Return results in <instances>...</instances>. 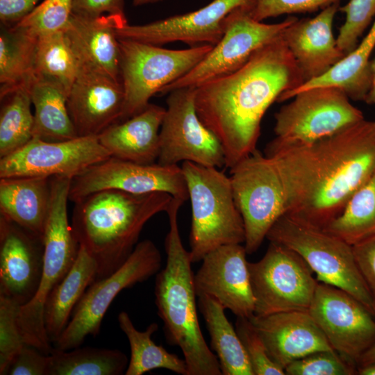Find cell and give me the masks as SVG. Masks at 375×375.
I'll use <instances>...</instances> for the list:
<instances>
[{
    "label": "cell",
    "mask_w": 375,
    "mask_h": 375,
    "mask_svg": "<svg viewBox=\"0 0 375 375\" xmlns=\"http://www.w3.org/2000/svg\"><path fill=\"white\" fill-rule=\"evenodd\" d=\"M282 35L259 49L238 70L196 88L197 113L219 140L226 167L231 169L256 149L269 107L282 93L304 83Z\"/></svg>",
    "instance_id": "cell-1"
},
{
    "label": "cell",
    "mask_w": 375,
    "mask_h": 375,
    "mask_svg": "<svg viewBox=\"0 0 375 375\" xmlns=\"http://www.w3.org/2000/svg\"><path fill=\"white\" fill-rule=\"evenodd\" d=\"M280 167L288 212L324 228L375 172V120L362 119L312 145L272 153Z\"/></svg>",
    "instance_id": "cell-2"
},
{
    "label": "cell",
    "mask_w": 375,
    "mask_h": 375,
    "mask_svg": "<svg viewBox=\"0 0 375 375\" xmlns=\"http://www.w3.org/2000/svg\"><path fill=\"white\" fill-rule=\"evenodd\" d=\"M172 198L162 192L133 194L103 190L74 202L73 234L95 260L97 280L112 274L126 261L144 225L156 214L166 212Z\"/></svg>",
    "instance_id": "cell-3"
},
{
    "label": "cell",
    "mask_w": 375,
    "mask_h": 375,
    "mask_svg": "<svg viewBox=\"0 0 375 375\" xmlns=\"http://www.w3.org/2000/svg\"><path fill=\"white\" fill-rule=\"evenodd\" d=\"M184 202L173 197L166 211L169 222L165 240L167 261L165 268L156 274L155 302L166 340L181 349L188 375H222L219 360L208 346L198 319L192 262L178 226V212Z\"/></svg>",
    "instance_id": "cell-4"
},
{
    "label": "cell",
    "mask_w": 375,
    "mask_h": 375,
    "mask_svg": "<svg viewBox=\"0 0 375 375\" xmlns=\"http://www.w3.org/2000/svg\"><path fill=\"white\" fill-rule=\"evenodd\" d=\"M72 178H51V201L43 233L42 273L38 290L20 306L17 322L25 344L49 355L53 349L44 324V306L52 290L74 263L80 245L69 224L67 203Z\"/></svg>",
    "instance_id": "cell-5"
},
{
    "label": "cell",
    "mask_w": 375,
    "mask_h": 375,
    "mask_svg": "<svg viewBox=\"0 0 375 375\" xmlns=\"http://www.w3.org/2000/svg\"><path fill=\"white\" fill-rule=\"evenodd\" d=\"M181 169L191 203L189 251L192 263L222 245L244 243V224L230 177L219 168L190 161L183 162Z\"/></svg>",
    "instance_id": "cell-6"
},
{
    "label": "cell",
    "mask_w": 375,
    "mask_h": 375,
    "mask_svg": "<svg viewBox=\"0 0 375 375\" xmlns=\"http://www.w3.org/2000/svg\"><path fill=\"white\" fill-rule=\"evenodd\" d=\"M266 238L295 251L317 275V281L348 292L375 316V305L351 245L290 213L274 223Z\"/></svg>",
    "instance_id": "cell-7"
},
{
    "label": "cell",
    "mask_w": 375,
    "mask_h": 375,
    "mask_svg": "<svg viewBox=\"0 0 375 375\" xmlns=\"http://www.w3.org/2000/svg\"><path fill=\"white\" fill-rule=\"evenodd\" d=\"M120 75L124 93L119 122L141 112L150 99L193 69L211 50L203 44L185 49L119 38Z\"/></svg>",
    "instance_id": "cell-8"
},
{
    "label": "cell",
    "mask_w": 375,
    "mask_h": 375,
    "mask_svg": "<svg viewBox=\"0 0 375 375\" xmlns=\"http://www.w3.org/2000/svg\"><path fill=\"white\" fill-rule=\"evenodd\" d=\"M292 98L275 114V138L265 152L312 145L365 119L362 111L337 87L312 88Z\"/></svg>",
    "instance_id": "cell-9"
},
{
    "label": "cell",
    "mask_w": 375,
    "mask_h": 375,
    "mask_svg": "<svg viewBox=\"0 0 375 375\" xmlns=\"http://www.w3.org/2000/svg\"><path fill=\"white\" fill-rule=\"evenodd\" d=\"M236 206L245 229L244 247L256 252L274 223L288 212V197L278 164L257 149L230 169Z\"/></svg>",
    "instance_id": "cell-10"
},
{
    "label": "cell",
    "mask_w": 375,
    "mask_h": 375,
    "mask_svg": "<svg viewBox=\"0 0 375 375\" xmlns=\"http://www.w3.org/2000/svg\"><path fill=\"white\" fill-rule=\"evenodd\" d=\"M161 265V253L151 240L138 242L118 269L88 288L55 342L56 348L70 350L80 347L88 336L98 335L106 312L119 292L156 274Z\"/></svg>",
    "instance_id": "cell-11"
},
{
    "label": "cell",
    "mask_w": 375,
    "mask_h": 375,
    "mask_svg": "<svg viewBox=\"0 0 375 375\" xmlns=\"http://www.w3.org/2000/svg\"><path fill=\"white\" fill-rule=\"evenodd\" d=\"M249 8L240 6L232 10L224 19V33L220 40L193 69L160 93L197 88L238 70L256 51L281 37L285 28L297 19L289 16L279 23L265 24L253 19Z\"/></svg>",
    "instance_id": "cell-12"
},
{
    "label": "cell",
    "mask_w": 375,
    "mask_h": 375,
    "mask_svg": "<svg viewBox=\"0 0 375 375\" xmlns=\"http://www.w3.org/2000/svg\"><path fill=\"white\" fill-rule=\"evenodd\" d=\"M255 299L254 315L308 311L317 279L305 260L292 249L270 242L264 256L249 262Z\"/></svg>",
    "instance_id": "cell-13"
},
{
    "label": "cell",
    "mask_w": 375,
    "mask_h": 375,
    "mask_svg": "<svg viewBox=\"0 0 375 375\" xmlns=\"http://www.w3.org/2000/svg\"><path fill=\"white\" fill-rule=\"evenodd\" d=\"M195 92L196 88H182L168 93L159 132L158 164L190 161L217 168L225 166L219 140L197 113Z\"/></svg>",
    "instance_id": "cell-14"
},
{
    "label": "cell",
    "mask_w": 375,
    "mask_h": 375,
    "mask_svg": "<svg viewBox=\"0 0 375 375\" xmlns=\"http://www.w3.org/2000/svg\"><path fill=\"white\" fill-rule=\"evenodd\" d=\"M308 311L333 349L357 367L375 343V316L348 292L321 282Z\"/></svg>",
    "instance_id": "cell-15"
},
{
    "label": "cell",
    "mask_w": 375,
    "mask_h": 375,
    "mask_svg": "<svg viewBox=\"0 0 375 375\" xmlns=\"http://www.w3.org/2000/svg\"><path fill=\"white\" fill-rule=\"evenodd\" d=\"M110 157L97 136L58 142L33 138L19 149L0 158V178L65 176L72 179Z\"/></svg>",
    "instance_id": "cell-16"
},
{
    "label": "cell",
    "mask_w": 375,
    "mask_h": 375,
    "mask_svg": "<svg viewBox=\"0 0 375 375\" xmlns=\"http://www.w3.org/2000/svg\"><path fill=\"white\" fill-rule=\"evenodd\" d=\"M103 190H118L133 194L162 192L185 201L188 199L181 167L140 164L111 156L72 178L69 199L75 202Z\"/></svg>",
    "instance_id": "cell-17"
},
{
    "label": "cell",
    "mask_w": 375,
    "mask_h": 375,
    "mask_svg": "<svg viewBox=\"0 0 375 375\" xmlns=\"http://www.w3.org/2000/svg\"><path fill=\"white\" fill-rule=\"evenodd\" d=\"M254 0H213L190 12L172 16L151 23L117 26L118 38L153 45L181 42L190 47L214 46L224 33V19L234 9L251 7Z\"/></svg>",
    "instance_id": "cell-18"
},
{
    "label": "cell",
    "mask_w": 375,
    "mask_h": 375,
    "mask_svg": "<svg viewBox=\"0 0 375 375\" xmlns=\"http://www.w3.org/2000/svg\"><path fill=\"white\" fill-rule=\"evenodd\" d=\"M247 251L242 244L222 245L209 252L194 275L197 297L207 295L216 299L237 317L254 315Z\"/></svg>",
    "instance_id": "cell-19"
},
{
    "label": "cell",
    "mask_w": 375,
    "mask_h": 375,
    "mask_svg": "<svg viewBox=\"0 0 375 375\" xmlns=\"http://www.w3.org/2000/svg\"><path fill=\"white\" fill-rule=\"evenodd\" d=\"M43 238L0 215V295L20 306L35 294L42 273Z\"/></svg>",
    "instance_id": "cell-20"
},
{
    "label": "cell",
    "mask_w": 375,
    "mask_h": 375,
    "mask_svg": "<svg viewBox=\"0 0 375 375\" xmlns=\"http://www.w3.org/2000/svg\"><path fill=\"white\" fill-rule=\"evenodd\" d=\"M124 93L121 82L80 67L67 97V108L78 136H98L119 122Z\"/></svg>",
    "instance_id": "cell-21"
},
{
    "label": "cell",
    "mask_w": 375,
    "mask_h": 375,
    "mask_svg": "<svg viewBox=\"0 0 375 375\" xmlns=\"http://www.w3.org/2000/svg\"><path fill=\"white\" fill-rule=\"evenodd\" d=\"M249 320L262 339L271 359L284 369L312 353L333 350L308 311H288Z\"/></svg>",
    "instance_id": "cell-22"
},
{
    "label": "cell",
    "mask_w": 375,
    "mask_h": 375,
    "mask_svg": "<svg viewBox=\"0 0 375 375\" xmlns=\"http://www.w3.org/2000/svg\"><path fill=\"white\" fill-rule=\"evenodd\" d=\"M339 8L338 2L312 18H297L283 33L304 83L324 75L346 56L338 47L333 33Z\"/></svg>",
    "instance_id": "cell-23"
},
{
    "label": "cell",
    "mask_w": 375,
    "mask_h": 375,
    "mask_svg": "<svg viewBox=\"0 0 375 375\" xmlns=\"http://www.w3.org/2000/svg\"><path fill=\"white\" fill-rule=\"evenodd\" d=\"M126 17L105 15L86 17L72 14L63 30L81 66L121 81L120 50L117 26L126 24Z\"/></svg>",
    "instance_id": "cell-24"
},
{
    "label": "cell",
    "mask_w": 375,
    "mask_h": 375,
    "mask_svg": "<svg viewBox=\"0 0 375 375\" xmlns=\"http://www.w3.org/2000/svg\"><path fill=\"white\" fill-rule=\"evenodd\" d=\"M165 108L149 103L141 112L104 130L98 136L112 157L153 164L159 153V132Z\"/></svg>",
    "instance_id": "cell-25"
},
{
    "label": "cell",
    "mask_w": 375,
    "mask_h": 375,
    "mask_svg": "<svg viewBox=\"0 0 375 375\" xmlns=\"http://www.w3.org/2000/svg\"><path fill=\"white\" fill-rule=\"evenodd\" d=\"M51 194V178H1L0 215L43 238Z\"/></svg>",
    "instance_id": "cell-26"
},
{
    "label": "cell",
    "mask_w": 375,
    "mask_h": 375,
    "mask_svg": "<svg viewBox=\"0 0 375 375\" xmlns=\"http://www.w3.org/2000/svg\"><path fill=\"white\" fill-rule=\"evenodd\" d=\"M374 48L375 20L360 44L326 73L282 93L277 101H285L301 91L320 86L337 87L350 99L365 101L372 84L373 73L370 56Z\"/></svg>",
    "instance_id": "cell-27"
},
{
    "label": "cell",
    "mask_w": 375,
    "mask_h": 375,
    "mask_svg": "<svg viewBox=\"0 0 375 375\" xmlns=\"http://www.w3.org/2000/svg\"><path fill=\"white\" fill-rule=\"evenodd\" d=\"M95 260L82 246L72 267L50 292L44 306V324L49 340L56 342L88 288L97 280Z\"/></svg>",
    "instance_id": "cell-28"
},
{
    "label": "cell",
    "mask_w": 375,
    "mask_h": 375,
    "mask_svg": "<svg viewBox=\"0 0 375 375\" xmlns=\"http://www.w3.org/2000/svg\"><path fill=\"white\" fill-rule=\"evenodd\" d=\"M27 88L34 108L33 138L58 142L78 137L67 108L68 93L62 88L35 76Z\"/></svg>",
    "instance_id": "cell-29"
},
{
    "label": "cell",
    "mask_w": 375,
    "mask_h": 375,
    "mask_svg": "<svg viewBox=\"0 0 375 375\" xmlns=\"http://www.w3.org/2000/svg\"><path fill=\"white\" fill-rule=\"evenodd\" d=\"M198 308L206 322L212 351L216 353L222 375H253L240 338L228 320L224 306L214 298L198 297Z\"/></svg>",
    "instance_id": "cell-30"
},
{
    "label": "cell",
    "mask_w": 375,
    "mask_h": 375,
    "mask_svg": "<svg viewBox=\"0 0 375 375\" xmlns=\"http://www.w3.org/2000/svg\"><path fill=\"white\" fill-rule=\"evenodd\" d=\"M118 323L128 340L131 349L130 360L124 373L126 375H142L159 368L188 375L184 358L181 359L177 355L168 352L162 346L153 341L151 335L158 329L156 323L153 322L144 331H140L125 311L119 314Z\"/></svg>",
    "instance_id": "cell-31"
},
{
    "label": "cell",
    "mask_w": 375,
    "mask_h": 375,
    "mask_svg": "<svg viewBox=\"0 0 375 375\" xmlns=\"http://www.w3.org/2000/svg\"><path fill=\"white\" fill-rule=\"evenodd\" d=\"M38 38L15 26L0 32V97L27 85L34 76Z\"/></svg>",
    "instance_id": "cell-32"
},
{
    "label": "cell",
    "mask_w": 375,
    "mask_h": 375,
    "mask_svg": "<svg viewBox=\"0 0 375 375\" xmlns=\"http://www.w3.org/2000/svg\"><path fill=\"white\" fill-rule=\"evenodd\" d=\"M78 347L70 350L53 349L49 355L47 375H121L125 373L128 360L121 351Z\"/></svg>",
    "instance_id": "cell-33"
},
{
    "label": "cell",
    "mask_w": 375,
    "mask_h": 375,
    "mask_svg": "<svg viewBox=\"0 0 375 375\" xmlns=\"http://www.w3.org/2000/svg\"><path fill=\"white\" fill-rule=\"evenodd\" d=\"M80 67V62L64 31L38 38L34 76L58 85L69 94Z\"/></svg>",
    "instance_id": "cell-34"
},
{
    "label": "cell",
    "mask_w": 375,
    "mask_h": 375,
    "mask_svg": "<svg viewBox=\"0 0 375 375\" xmlns=\"http://www.w3.org/2000/svg\"><path fill=\"white\" fill-rule=\"evenodd\" d=\"M324 229L351 246L375 236V172Z\"/></svg>",
    "instance_id": "cell-35"
},
{
    "label": "cell",
    "mask_w": 375,
    "mask_h": 375,
    "mask_svg": "<svg viewBox=\"0 0 375 375\" xmlns=\"http://www.w3.org/2000/svg\"><path fill=\"white\" fill-rule=\"evenodd\" d=\"M0 158L28 144L33 138L34 115L27 85L1 99Z\"/></svg>",
    "instance_id": "cell-36"
},
{
    "label": "cell",
    "mask_w": 375,
    "mask_h": 375,
    "mask_svg": "<svg viewBox=\"0 0 375 375\" xmlns=\"http://www.w3.org/2000/svg\"><path fill=\"white\" fill-rule=\"evenodd\" d=\"M73 0H42L27 16L12 26L40 36L63 31L72 14Z\"/></svg>",
    "instance_id": "cell-37"
},
{
    "label": "cell",
    "mask_w": 375,
    "mask_h": 375,
    "mask_svg": "<svg viewBox=\"0 0 375 375\" xmlns=\"http://www.w3.org/2000/svg\"><path fill=\"white\" fill-rule=\"evenodd\" d=\"M339 10L345 14L346 18L340 28L336 42L347 55L358 45L359 38L375 17V0H349Z\"/></svg>",
    "instance_id": "cell-38"
},
{
    "label": "cell",
    "mask_w": 375,
    "mask_h": 375,
    "mask_svg": "<svg viewBox=\"0 0 375 375\" xmlns=\"http://www.w3.org/2000/svg\"><path fill=\"white\" fill-rule=\"evenodd\" d=\"M20 305L0 295V374L8 369L17 353L25 345L18 322Z\"/></svg>",
    "instance_id": "cell-39"
},
{
    "label": "cell",
    "mask_w": 375,
    "mask_h": 375,
    "mask_svg": "<svg viewBox=\"0 0 375 375\" xmlns=\"http://www.w3.org/2000/svg\"><path fill=\"white\" fill-rule=\"evenodd\" d=\"M288 375H353L357 367L335 351H319L294 360L285 368Z\"/></svg>",
    "instance_id": "cell-40"
},
{
    "label": "cell",
    "mask_w": 375,
    "mask_h": 375,
    "mask_svg": "<svg viewBox=\"0 0 375 375\" xmlns=\"http://www.w3.org/2000/svg\"><path fill=\"white\" fill-rule=\"evenodd\" d=\"M235 330L249 360L253 375H284V369L269 357L249 319L237 317Z\"/></svg>",
    "instance_id": "cell-41"
},
{
    "label": "cell",
    "mask_w": 375,
    "mask_h": 375,
    "mask_svg": "<svg viewBox=\"0 0 375 375\" xmlns=\"http://www.w3.org/2000/svg\"><path fill=\"white\" fill-rule=\"evenodd\" d=\"M340 0H254L249 8L251 15L262 22L285 14L315 12Z\"/></svg>",
    "instance_id": "cell-42"
},
{
    "label": "cell",
    "mask_w": 375,
    "mask_h": 375,
    "mask_svg": "<svg viewBox=\"0 0 375 375\" xmlns=\"http://www.w3.org/2000/svg\"><path fill=\"white\" fill-rule=\"evenodd\" d=\"M49 355L25 344L12 360L7 374L47 375Z\"/></svg>",
    "instance_id": "cell-43"
},
{
    "label": "cell",
    "mask_w": 375,
    "mask_h": 375,
    "mask_svg": "<svg viewBox=\"0 0 375 375\" xmlns=\"http://www.w3.org/2000/svg\"><path fill=\"white\" fill-rule=\"evenodd\" d=\"M352 247L356 263L375 305V236Z\"/></svg>",
    "instance_id": "cell-44"
},
{
    "label": "cell",
    "mask_w": 375,
    "mask_h": 375,
    "mask_svg": "<svg viewBox=\"0 0 375 375\" xmlns=\"http://www.w3.org/2000/svg\"><path fill=\"white\" fill-rule=\"evenodd\" d=\"M72 13L86 17H126L124 0H73Z\"/></svg>",
    "instance_id": "cell-45"
},
{
    "label": "cell",
    "mask_w": 375,
    "mask_h": 375,
    "mask_svg": "<svg viewBox=\"0 0 375 375\" xmlns=\"http://www.w3.org/2000/svg\"><path fill=\"white\" fill-rule=\"evenodd\" d=\"M42 0H0V20L10 27L27 16Z\"/></svg>",
    "instance_id": "cell-46"
},
{
    "label": "cell",
    "mask_w": 375,
    "mask_h": 375,
    "mask_svg": "<svg viewBox=\"0 0 375 375\" xmlns=\"http://www.w3.org/2000/svg\"><path fill=\"white\" fill-rule=\"evenodd\" d=\"M367 365H375V343L361 356L358 367Z\"/></svg>",
    "instance_id": "cell-47"
},
{
    "label": "cell",
    "mask_w": 375,
    "mask_h": 375,
    "mask_svg": "<svg viewBox=\"0 0 375 375\" xmlns=\"http://www.w3.org/2000/svg\"><path fill=\"white\" fill-rule=\"evenodd\" d=\"M372 67L373 73L372 84L365 101L369 104H375V58L372 61Z\"/></svg>",
    "instance_id": "cell-48"
},
{
    "label": "cell",
    "mask_w": 375,
    "mask_h": 375,
    "mask_svg": "<svg viewBox=\"0 0 375 375\" xmlns=\"http://www.w3.org/2000/svg\"><path fill=\"white\" fill-rule=\"evenodd\" d=\"M357 374L375 375V365H367L358 367Z\"/></svg>",
    "instance_id": "cell-49"
},
{
    "label": "cell",
    "mask_w": 375,
    "mask_h": 375,
    "mask_svg": "<svg viewBox=\"0 0 375 375\" xmlns=\"http://www.w3.org/2000/svg\"><path fill=\"white\" fill-rule=\"evenodd\" d=\"M162 0H133V5L135 6H144L149 3H153Z\"/></svg>",
    "instance_id": "cell-50"
}]
</instances>
